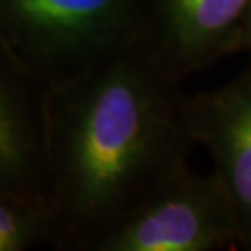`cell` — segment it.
<instances>
[{"mask_svg": "<svg viewBox=\"0 0 251 251\" xmlns=\"http://www.w3.org/2000/svg\"><path fill=\"white\" fill-rule=\"evenodd\" d=\"M177 84L136 45L41 88L54 244L93 250L188 164Z\"/></svg>", "mask_w": 251, "mask_h": 251, "instance_id": "cell-1", "label": "cell"}, {"mask_svg": "<svg viewBox=\"0 0 251 251\" xmlns=\"http://www.w3.org/2000/svg\"><path fill=\"white\" fill-rule=\"evenodd\" d=\"M2 60L37 86L140 45L138 0H0Z\"/></svg>", "mask_w": 251, "mask_h": 251, "instance_id": "cell-2", "label": "cell"}, {"mask_svg": "<svg viewBox=\"0 0 251 251\" xmlns=\"http://www.w3.org/2000/svg\"><path fill=\"white\" fill-rule=\"evenodd\" d=\"M244 248L240 222L214 171L188 164L140 208L95 244L93 251H214Z\"/></svg>", "mask_w": 251, "mask_h": 251, "instance_id": "cell-3", "label": "cell"}, {"mask_svg": "<svg viewBox=\"0 0 251 251\" xmlns=\"http://www.w3.org/2000/svg\"><path fill=\"white\" fill-rule=\"evenodd\" d=\"M251 13V0H138L140 47L180 82L227 54Z\"/></svg>", "mask_w": 251, "mask_h": 251, "instance_id": "cell-4", "label": "cell"}, {"mask_svg": "<svg viewBox=\"0 0 251 251\" xmlns=\"http://www.w3.org/2000/svg\"><path fill=\"white\" fill-rule=\"evenodd\" d=\"M184 119L194 144L210 152L251 250V63L233 80L184 97Z\"/></svg>", "mask_w": 251, "mask_h": 251, "instance_id": "cell-5", "label": "cell"}, {"mask_svg": "<svg viewBox=\"0 0 251 251\" xmlns=\"http://www.w3.org/2000/svg\"><path fill=\"white\" fill-rule=\"evenodd\" d=\"M0 194L49 198L41 86L2 60Z\"/></svg>", "mask_w": 251, "mask_h": 251, "instance_id": "cell-6", "label": "cell"}, {"mask_svg": "<svg viewBox=\"0 0 251 251\" xmlns=\"http://www.w3.org/2000/svg\"><path fill=\"white\" fill-rule=\"evenodd\" d=\"M56 218L45 196L0 194V251H26L54 242Z\"/></svg>", "mask_w": 251, "mask_h": 251, "instance_id": "cell-7", "label": "cell"}, {"mask_svg": "<svg viewBox=\"0 0 251 251\" xmlns=\"http://www.w3.org/2000/svg\"><path fill=\"white\" fill-rule=\"evenodd\" d=\"M236 52H251V13L236 43Z\"/></svg>", "mask_w": 251, "mask_h": 251, "instance_id": "cell-8", "label": "cell"}]
</instances>
